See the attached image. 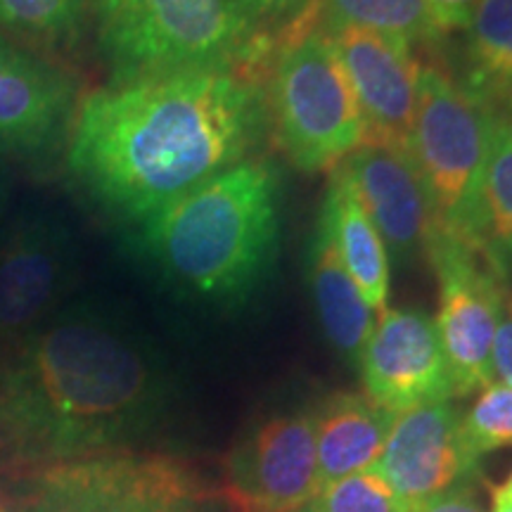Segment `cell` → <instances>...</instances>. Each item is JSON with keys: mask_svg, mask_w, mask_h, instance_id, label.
<instances>
[{"mask_svg": "<svg viewBox=\"0 0 512 512\" xmlns=\"http://www.w3.org/2000/svg\"><path fill=\"white\" fill-rule=\"evenodd\" d=\"M268 136L264 76L226 69L107 81L83 93L64 166L107 216L136 226Z\"/></svg>", "mask_w": 512, "mask_h": 512, "instance_id": "1", "label": "cell"}, {"mask_svg": "<svg viewBox=\"0 0 512 512\" xmlns=\"http://www.w3.org/2000/svg\"><path fill=\"white\" fill-rule=\"evenodd\" d=\"M166 403V373L131 330L91 304L64 306L0 361V453L34 470L124 451Z\"/></svg>", "mask_w": 512, "mask_h": 512, "instance_id": "2", "label": "cell"}, {"mask_svg": "<svg viewBox=\"0 0 512 512\" xmlns=\"http://www.w3.org/2000/svg\"><path fill=\"white\" fill-rule=\"evenodd\" d=\"M280 214L283 171L256 155L131 226L128 240L174 290L204 302L238 304L271 271Z\"/></svg>", "mask_w": 512, "mask_h": 512, "instance_id": "3", "label": "cell"}, {"mask_svg": "<svg viewBox=\"0 0 512 512\" xmlns=\"http://www.w3.org/2000/svg\"><path fill=\"white\" fill-rule=\"evenodd\" d=\"M88 36L114 83L202 69L264 76L275 46L245 0H91Z\"/></svg>", "mask_w": 512, "mask_h": 512, "instance_id": "4", "label": "cell"}, {"mask_svg": "<svg viewBox=\"0 0 512 512\" xmlns=\"http://www.w3.org/2000/svg\"><path fill=\"white\" fill-rule=\"evenodd\" d=\"M264 91L268 136L297 171H332L363 145L354 88L318 12L275 41Z\"/></svg>", "mask_w": 512, "mask_h": 512, "instance_id": "5", "label": "cell"}, {"mask_svg": "<svg viewBox=\"0 0 512 512\" xmlns=\"http://www.w3.org/2000/svg\"><path fill=\"white\" fill-rule=\"evenodd\" d=\"M10 512H226L219 486L166 453H98L27 470Z\"/></svg>", "mask_w": 512, "mask_h": 512, "instance_id": "6", "label": "cell"}, {"mask_svg": "<svg viewBox=\"0 0 512 512\" xmlns=\"http://www.w3.org/2000/svg\"><path fill=\"white\" fill-rule=\"evenodd\" d=\"M489 131L491 107L467 93L441 64H422L411 155L430 197L432 230L453 235L477 252Z\"/></svg>", "mask_w": 512, "mask_h": 512, "instance_id": "7", "label": "cell"}, {"mask_svg": "<svg viewBox=\"0 0 512 512\" xmlns=\"http://www.w3.org/2000/svg\"><path fill=\"white\" fill-rule=\"evenodd\" d=\"M81 264L72 223L31 200L0 223V342H15L60 309Z\"/></svg>", "mask_w": 512, "mask_h": 512, "instance_id": "8", "label": "cell"}, {"mask_svg": "<svg viewBox=\"0 0 512 512\" xmlns=\"http://www.w3.org/2000/svg\"><path fill=\"white\" fill-rule=\"evenodd\" d=\"M425 254L439 280L437 332L453 382V399L494 382L491 351L505 309V280L484 254L453 235L430 230Z\"/></svg>", "mask_w": 512, "mask_h": 512, "instance_id": "9", "label": "cell"}, {"mask_svg": "<svg viewBox=\"0 0 512 512\" xmlns=\"http://www.w3.org/2000/svg\"><path fill=\"white\" fill-rule=\"evenodd\" d=\"M79 102L62 60L0 34V157L34 169L64 159Z\"/></svg>", "mask_w": 512, "mask_h": 512, "instance_id": "10", "label": "cell"}, {"mask_svg": "<svg viewBox=\"0 0 512 512\" xmlns=\"http://www.w3.org/2000/svg\"><path fill=\"white\" fill-rule=\"evenodd\" d=\"M223 501L238 512H297L318 496L316 415L266 420L223 460Z\"/></svg>", "mask_w": 512, "mask_h": 512, "instance_id": "11", "label": "cell"}, {"mask_svg": "<svg viewBox=\"0 0 512 512\" xmlns=\"http://www.w3.org/2000/svg\"><path fill=\"white\" fill-rule=\"evenodd\" d=\"M325 27V24H323ZM354 88L363 117V143L411 150L422 60L399 36L361 27H325Z\"/></svg>", "mask_w": 512, "mask_h": 512, "instance_id": "12", "label": "cell"}, {"mask_svg": "<svg viewBox=\"0 0 512 512\" xmlns=\"http://www.w3.org/2000/svg\"><path fill=\"white\" fill-rule=\"evenodd\" d=\"M358 368L368 399L392 415L453 399L437 323L425 311L380 313Z\"/></svg>", "mask_w": 512, "mask_h": 512, "instance_id": "13", "label": "cell"}, {"mask_svg": "<svg viewBox=\"0 0 512 512\" xmlns=\"http://www.w3.org/2000/svg\"><path fill=\"white\" fill-rule=\"evenodd\" d=\"M477 463L463 441L456 406L439 401L396 415L375 470L392 484L403 508L418 512L477 477Z\"/></svg>", "mask_w": 512, "mask_h": 512, "instance_id": "14", "label": "cell"}, {"mask_svg": "<svg viewBox=\"0 0 512 512\" xmlns=\"http://www.w3.org/2000/svg\"><path fill=\"white\" fill-rule=\"evenodd\" d=\"M354 192L396 264L425 252L432 209L411 150L363 143L342 162Z\"/></svg>", "mask_w": 512, "mask_h": 512, "instance_id": "15", "label": "cell"}, {"mask_svg": "<svg viewBox=\"0 0 512 512\" xmlns=\"http://www.w3.org/2000/svg\"><path fill=\"white\" fill-rule=\"evenodd\" d=\"M313 415L320 489L354 472L375 467L396 418L366 394L354 392L328 396Z\"/></svg>", "mask_w": 512, "mask_h": 512, "instance_id": "16", "label": "cell"}, {"mask_svg": "<svg viewBox=\"0 0 512 512\" xmlns=\"http://www.w3.org/2000/svg\"><path fill=\"white\" fill-rule=\"evenodd\" d=\"M306 271L320 328L337 354L349 366L358 368L363 349L375 330V316L351 280L347 266L342 264L330 228L320 216L309 242Z\"/></svg>", "mask_w": 512, "mask_h": 512, "instance_id": "17", "label": "cell"}, {"mask_svg": "<svg viewBox=\"0 0 512 512\" xmlns=\"http://www.w3.org/2000/svg\"><path fill=\"white\" fill-rule=\"evenodd\" d=\"M320 219L330 228L342 264L354 280L361 297L375 313L387 311L389 283H392V259L384 247L382 235L358 202L354 185L342 164L330 171Z\"/></svg>", "mask_w": 512, "mask_h": 512, "instance_id": "18", "label": "cell"}, {"mask_svg": "<svg viewBox=\"0 0 512 512\" xmlns=\"http://www.w3.org/2000/svg\"><path fill=\"white\" fill-rule=\"evenodd\" d=\"M460 86L489 107L512 100V0H479L465 29Z\"/></svg>", "mask_w": 512, "mask_h": 512, "instance_id": "19", "label": "cell"}, {"mask_svg": "<svg viewBox=\"0 0 512 512\" xmlns=\"http://www.w3.org/2000/svg\"><path fill=\"white\" fill-rule=\"evenodd\" d=\"M477 240L484 259L508 283L512 278V117L498 107H491Z\"/></svg>", "mask_w": 512, "mask_h": 512, "instance_id": "20", "label": "cell"}, {"mask_svg": "<svg viewBox=\"0 0 512 512\" xmlns=\"http://www.w3.org/2000/svg\"><path fill=\"white\" fill-rule=\"evenodd\" d=\"M88 19L91 0H0V34L55 60L81 48Z\"/></svg>", "mask_w": 512, "mask_h": 512, "instance_id": "21", "label": "cell"}, {"mask_svg": "<svg viewBox=\"0 0 512 512\" xmlns=\"http://www.w3.org/2000/svg\"><path fill=\"white\" fill-rule=\"evenodd\" d=\"M318 15L325 27H361L399 36L411 46L437 41L425 0H318Z\"/></svg>", "mask_w": 512, "mask_h": 512, "instance_id": "22", "label": "cell"}, {"mask_svg": "<svg viewBox=\"0 0 512 512\" xmlns=\"http://www.w3.org/2000/svg\"><path fill=\"white\" fill-rule=\"evenodd\" d=\"M460 432L475 460L498 448H512V389L496 380L484 387L470 411L460 415Z\"/></svg>", "mask_w": 512, "mask_h": 512, "instance_id": "23", "label": "cell"}, {"mask_svg": "<svg viewBox=\"0 0 512 512\" xmlns=\"http://www.w3.org/2000/svg\"><path fill=\"white\" fill-rule=\"evenodd\" d=\"M311 512H408L375 467L337 479L318 491Z\"/></svg>", "mask_w": 512, "mask_h": 512, "instance_id": "24", "label": "cell"}, {"mask_svg": "<svg viewBox=\"0 0 512 512\" xmlns=\"http://www.w3.org/2000/svg\"><path fill=\"white\" fill-rule=\"evenodd\" d=\"M245 5L275 41L318 12V0H245Z\"/></svg>", "mask_w": 512, "mask_h": 512, "instance_id": "25", "label": "cell"}, {"mask_svg": "<svg viewBox=\"0 0 512 512\" xmlns=\"http://www.w3.org/2000/svg\"><path fill=\"white\" fill-rule=\"evenodd\" d=\"M425 5L434 34L444 36L470 27L479 0H425Z\"/></svg>", "mask_w": 512, "mask_h": 512, "instance_id": "26", "label": "cell"}, {"mask_svg": "<svg viewBox=\"0 0 512 512\" xmlns=\"http://www.w3.org/2000/svg\"><path fill=\"white\" fill-rule=\"evenodd\" d=\"M494 380L512 389V313L508 311L496 330L494 351H491Z\"/></svg>", "mask_w": 512, "mask_h": 512, "instance_id": "27", "label": "cell"}, {"mask_svg": "<svg viewBox=\"0 0 512 512\" xmlns=\"http://www.w3.org/2000/svg\"><path fill=\"white\" fill-rule=\"evenodd\" d=\"M418 512H486L479 503L470 484L456 486V489L444 491V494L427 501Z\"/></svg>", "mask_w": 512, "mask_h": 512, "instance_id": "28", "label": "cell"}, {"mask_svg": "<svg viewBox=\"0 0 512 512\" xmlns=\"http://www.w3.org/2000/svg\"><path fill=\"white\" fill-rule=\"evenodd\" d=\"M491 512H512V491L505 484L491 486Z\"/></svg>", "mask_w": 512, "mask_h": 512, "instance_id": "29", "label": "cell"}, {"mask_svg": "<svg viewBox=\"0 0 512 512\" xmlns=\"http://www.w3.org/2000/svg\"><path fill=\"white\" fill-rule=\"evenodd\" d=\"M10 200H12L10 178L3 169H0V223H3L5 216L10 214Z\"/></svg>", "mask_w": 512, "mask_h": 512, "instance_id": "30", "label": "cell"}, {"mask_svg": "<svg viewBox=\"0 0 512 512\" xmlns=\"http://www.w3.org/2000/svg\"><path fill=\"white\" fill-rule=\"evenodd\" d=\"M498 110H505V112H508L510 114V117H512V100L508 102V105H505V107H498Z\"/></svg>", "mask_w": 512, "mask_h": 512, "instance_id": "31", "label": "cell"}, {"mask_svg": "<svg viewBox=\"0 0 512 512\" xmlns=\"http://www.w3.org/2000/svg\"><path fill=\"white\" fill-rule=\"evenodd\" d=\"M503 484H505V486H508V489L512 491V472H510V477H508V479H505V482H503Z\"/></svg>", "mask_w": 512, "mask_h": 512, "instance_id": "32", "label": "cell"}, {"mask_svg": "<svg viewBox=\"0 0 512 512\" xmlns=\"http://www.w3.org/2000/svg\"><path fill=\"white\" fill-rule=\"evenodd\" d=\"M297 512H311V510H309V508H304V510H297Z\"/></svg>", "mask_w": 512, "mask_h": 512, "instance_id": "33", "label": "cell"}, {"mask_svg": "<svg viewBox=\"0 0 512 512\" xmlns=\"http://www.w3.org/2000/svg\"><path fill=\"white\" fill-rule=\"evenodd\" d=\"M510 313H512V302H510Z\"/></svg>", "mask_w": 512, "mask_h": 512, "instance_id": "34", "label": "cell"}, {"mask_svg": "<svg viewBox=\"0 0 512 512\" xmlns=\"http://www.w3.org/2000/svg\"><path fill=\"white\" fill-rule=\"evenodd\" d=\"M0 512H8V510H3V508H0Z\"/></svg>", "mask_w": 512, "mask_h": 512, "instance_id": "35", "label": "cell"}]
</instances>
